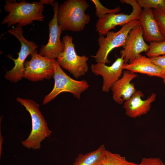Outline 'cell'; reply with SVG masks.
Segmentation results:
<instances>
[{"instance_id": "obj_1", "label": "cell", "mask_w": 165, "mask_h": 165, "mask_svg": "<svg viewBox=\"0 0 165 165\" xmlns=\"http://www.w3.org/2000/svg\"><path fill=\"white\" fill-rule=\"evenodd\" d=\"M5 2L4 10L8 13L1 24H7L8 28L16 24V26L22 27L32 24L34 21H43L45 18L42 14L44 5L39 1L29 3L24 0L19 2L6 0Z\"/></svg>"}, {"instance_id": "obj_2", "label": "cell", "mask_w": 165, "mask_h": 165, "mask_svg": "<svg viewBox=\"0 0 165 165\" xmlns=\"http://www.w3.org/2000/svg\"><path fill=\"white\" fill-rule=\"evenodd\" d=\"M89 6L86 0H67L61 4L58 9L57 19L62 31H82L90 21V16L85 13Z\"/></svg>"}, {"instance_id": "obj_3", "label": "cell", "mask_w": 165, "mask_h": 165, "mask_svg": "<svg viewBox=\"0 0 165 165\" xmlns=\"http://www.w3.org/2000/svg\"><path fill=\"white\" fill-rule=\"evenodd\" d=\"M16 101L25 108L29 113L31 119L32 128L28 137L22 141L23 146L28 149H39L42 142L49 138L52 131L39 109V105L32 99L16 98Z\"/></svg>"}, {"instance_id": "obj_4", "label": "cell", "mask_w": 165, "mask_h": 165, "mask_svg": "<svg viewBox=\"0 0 165 165\" xmlns=\"http://www.w3.org/2000/svg\"><path fill=\"white\" fill-rule=\"evenodd\" d=\"M54 84L52 91L44 97L43 105L46 104L53 100L61 93L69 92L76 98L79 99L82 92L88 89L90 86L85 80L77 81L68 75L54 60Z\"/></svg>"}, {"instance_id": "obj_5", "label": "cell", "mask_w": 165, "mask_h": 165, "mask_svg": "<svg viewBox=\"0 0 165 165\" xmlns=\"http://www.w3.org/2000/svg\"><path fill=\"white\" fill-rule=\"evenodd\" d=\"M140 24L139 20H135L123 26L118 31H109L106 36H100L97 41L99 48L95 55L92 56L97 63L109 64L108 56L113 49L124 45L130 31L134 27Z\"/></svg>"}, {"instance_id": "obj_6", "label": "cell", "mask_w": 165, "mask_h": 165, "mask_svg": "<svg viewBox=\"0 0 165 165\" xmlns=\"http://www.w3.org/2000/svg\"><path fill=\"white\" fill-rule=\"evenodd\" d=\"M8 32L15 36L20 41L21 47L18 53V57L13 58L10 54L7 57L12 60L14 63V66L10 70L6 71L5 78L8 80L13 82H16L23 78L24 69V63L26 58L36 50L38 46L34 42L28 41L24 37L22 27L16 26L14 28L8 30Z\"/></svg>"}, {"instance_id": "obj_7", "label": "cell", "mask_w": 165, "mask_h": 165, "mask_svg": "<svg viewBox=\"0 0 165 165\" xmlns=\"http://www.w3.org/2000/svg\"><path fill=\"white\" fill-rule=\"evenodd\" d=\"M64 45L63 52L56 59L59 65L68 71L76 79L84 75L88 69L87 57L78 55L76 53L73 38L66 35L62 38Z\"/></svg>"}, {"instance_id": "obj_8", "label": "cell", "mask_w": 165, "mask_h": 165, "mask_svg": "<svg viewBox=\"0 0 165 165\" xmlns=\"http://www.w3.org/2000/svg\"><path fill=\"white\" fill-rule=\"evenodd\" d=\"M24 63L23 78L32 82L49 80L54 75V60L42 56L35 50Z\"/></svg>"}, {"instance_id": "obj_9", "label": "cell", "mask_w": 165, "mask_h": 165, "mask_svg": "<svg viewBox=\"0 0 165 165\" xmlns=\"http://www.w3.org/2000/svg\"><path fill=\"white\" fill-rule=\"evenodd\" d=\"M120 2L130 5L132 7V11L129 14L124 13L107 14L98 19L95 27L99 36L106 35L116 26H122L134 20H139L142 10L136 0H121Z\"/></svg>"}, {"instance_id": "obj_10", "label": "cell", "mask_w": 165, "mask_h": 165, "mask_svg": "<svg viewBox=\"0 0 165 165\" xmlns=\"http://www.w3.org/2000/svg\"><path fill=\"white\" fill-rule=\"evenodd\" d=\"M58 2L55 1L53 8L54 15L48 24L49 30V39L47 43L42 45L39 53L49 58L56 59L64 51V45L60 39L62 30L61 27L58 24L57 13L59 7Z\"/></svg>"}, {"instance_id": "obj_11", "label": "cell", "mask_w": 165, "mask_h": 165, "mask_svg": "<svg viewBox=\"0 0 165 165\" xmlns=\"http://www.w3.org/2000/svg\"><path fill=\"white\" fill-rule=\"evenodd\" d=\"M143 29L140 24L133 28L129 32L123 49L120 52L125 63L131 62L143 52L146 53L149 46L144 41Z\"/></svg>"}, {"instance_id": "obj_12", "label": "cell", "mask_w": 165, "mask_h": 165, "mask_svg": "<svg viewBox=\"0 0 165 165\" xmlns=\"http://www.w3.org/2000/svg\"><path fill=\"white\" fill-rule=\"evenodd\" d=\"M124 64L123 58L120 57L110 66L103 63L91 64L92 72L96 75H101L103 77L102 91L108 92L114 84L121 77Z\"/></svg>"}, {"instance_id": "obj_13", "label": "cell", "mask_w": 165, "mask_h": 165, "mask_svg": "<svg viewBox=\"0 0 165 165\" xmlns=\"http://www.w3.org/2000/svg\"><path fill=\"white\" fill-rule=\"evenodd\" d=\"M144 97L141 91L137 90L129 99L124 102L123 108L128 117L136 118L147 114L150 111L152 104L156 100V94L152 93L144 100L142 98Z\"/></svg>"}, {"instance_id": "obj_14", "label": "cell", "mask_w": 165, "mask_h": 165, "mask_svg": "<svg viewBox=\"0 0 165 165\" xmlns=\"http://www.w3.org/2000/svg\"><path fill=\"white\" fill-rule=\"evenodd\" d=\"M138 75L125 70L122 76L112 86L111 90L112 98L117 103L121 105L129 99L137 91L134 85L131 82L137 77Z\"/></svg>"}, {"instance_id": "obj_15", "label": "cell", "mask_w": 165, "mask_h": 165, "mask_svg": "<svg viewBox=\"0 0 165 165\" xmlns=\"http://www.w3.org/2000/svg\"><path fill=\"white\" fill-rule=\"evenodd\" d=\"M139 20L143 29L144 40L150 42H161L165 39L160 31L152 9L142 10Z\"/></svg>"}, {"instance_id": "obj_16", "label": "cell", "mask_w": 165, "mask_h": 165, "mask_svg": "<svg viewBox=\"0 0 165 165\" xmlns=\"http://www.w3.org/2000/svg\"><path fill=\"white\" fill-rule=\"evenodd\" d=\"M123 69L134 73L144 74L162 79L163 78L162 69L152 62L150 58L141 54L130 63H125Z\"/></svg>"}, {"instance_id": "obj_17", "label": "cell", "mask_w": 165, "mask_h": 165, "mask_svg": "<svg viewBox=\"0 0 165 165\" xmlns=\"http://www.w3.org/2000/svg\"><path fill=\"white\" fill-rule=\"evenodd\" d=\"M106 150L105 145H102L94 151L85 154H79L72 165H96Z\"/></svg>"}, {"instance_id": "obj_18", "label": "cell", "mask_w": 165, "mask_h": 165, "mask_svg": "<svg viewBox=\"0 0 165 165\" xmlns=\"http://www.w3.org/2000/svg\"><path fill=\"white\" fill-rule=\"evenodd\" d=\"M96 165H138L127 161L125 157L107 150Z\"/></svg>"}, {"instance_id": "obj_19", "label": "cell", "mask_w": 165, "mask_h": 165, "mask_svg": "<svg viewBox=\"0 0 165 165\" xmlns=\"http://www.w3.org/2000/svg\"><path fill=\"white\" fill-rule=\"evenodd\" d=\"M146 55L149 58L165 55V39L159 42H150Z\"/></svg>"}, {"instance_id": "obj_20", "label": "cell", "mask_w": 165, "mask_h": 165, "mask_svg": "<svg viewBox=\"0 0 165 165\" xmlns=\"http://www.w3.org/2000/svg\"><path fill=\"white\" fill-rule=\"evenodd\" d=\"M91 1L94 5L96 8L95 14L99 19H101L107 14L117 13L121 10L119 6L113 9H109L103 6L98 0H91Z\"/></svg>"}, {"instance_id": "obj_21", "label": "cell", "mask_w": 165, "mask_h": 165, "mask_svg": "<svg viewBox=\"0 0 165 165\" xmlns=\"http://www.w3.org/2000/svg\"><path fill=\"white\" fill-rule=\"evenodd\" d=\"M139 6L141 8H152L155 9H165V0H137Z\"/></svg>"}, {"instance_id": "obj_22", "label": "cell", "mask_w": 165, "mask_h": 165, "mask_svg": "<svg viewBox=\"0 0 165 165\" xmlns=\"http://www.w3.org/2000/svg\"><path fill=\"white\" fill-rule=\"evenodd\" d=\"M152 10L160 31L165 38V9Z\"/></svg>"}, {"instance_id": "obj_23", "label": "cell", "mask_w": 165, "mask_h": 165, "mask_svg": "<svg viewBox=\"0 0 165 165\" xmlns=\"http://www.w3.org/2000/svg\"><path fill=\"white\" fill-rule=\"evenodd\" d=\"M150 58L152 62L162 69L163 73L162 79L165 85V55Z\"/></svg>"}, {"instance_id": "obj_24", "label": "cell", "mask_w": 165, "mask_h": 165, "mask_svg": "<svg viewBox=\"0 0 165 165\" xmlns=\"http://www.w3.org/2000/svg\"><path fill=\"white\" fill-rule=\"evenodd\" d=\"M138 165H165L158 158H144Z\"/></svg>"}, {"instance_id": "obj_25", "label": "cell", "mask_w": 165, "mask_h": 165, "mask_svg": "<svg viewBox=\"0 0 165 165\" xmlns=\"http://www.w3.org/2000/svg\"><path fill=\"white\" fill-rule=\"evenodd\" d=\"M1 123L0 125V158H1L2 152V145L4 141V138L2 134L1 131Z\"/></svg>"}, {"instance_id": "obj_26", "label": "cell", "mask_w": 165, "mask_h": 165, "mask_svg": "<svg viewBox=\"0 0 165 165\" xmlns=\"http://www.w3.org/2000/svg\"><path fill=\"white\" fill-rule=\"evenodd\" d=\"M54 1L53 0H41L40 2L43 5L46 4H50L51 5L53 8L54 6Z\"/></svg>"}]
</instances>
